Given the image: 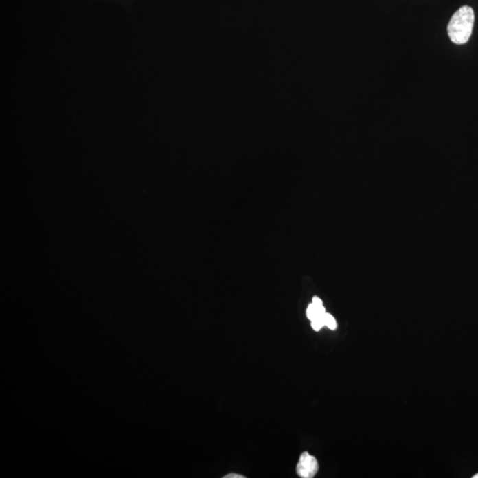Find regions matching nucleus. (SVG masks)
<instances>
[{
	"label": "nucleus",
	"instance_id": "1",
	"mask_svg": "<svg viewBox=\"0 0 478 478\" xmlns=\"http://www.w3.org/2000/svg\"><path fill=\"white\" fill-rule=\"evenodd\" d=\"M475 14L473 9L468 5L459 9L453 15L447 27L448 36L456 45L466 44L470 40L473 30Z\"/></svg>",
	"mask_w": 478,
	"mask_h": 478
},
{
	"label": "nucleus",
	"instance_id": "3",
	"mask_svg": "<svg viewBox=\"0 0 478 478\" xmlns=\"http://www.w3.org/2000/svg\"><path fill=\"white\" fill-rule=\"evenodd\" d=\"M324 323H326V326L330 330H335L337 329L335 318H334L332 315L327 314V312L324 315Z\"/></svg>",
	"mask_w": 478,
	"mask_h": 478
},
{
	"label": "nucleus",
	"instance_id": "7",
	"mask_svg": "<svg viewBox=\"0 0 478 478\" xmlns=\"http://www.w3.org/2000/svg\"><path fill=\"white\" fill-rule=\"evenodd\" d=\"M474 478H478V474L476 475V476L473 477Z\"/></svg>",
	"mask_w": 478,
	"mask_h": 478
},
{
	"label": "nucleus",
	"instance_id": "5",
	"mask_svg": "<svg viewBox=\"0 0 478 478\" xmlns=\"http://www.w3.org/2000/svg\"><path fill=\"white\" fill-rule=\"evenodd\" d=\"M312 304L318 306V308H320V306H323V301H321L320 299L317 298V297H315V298L312 299Z\"/></svg>",
	"mask_w": 478,
	"mask_h": 478
},
{
	"label": "nucleus",
	"instance_id": "4",
	"mask_svg": "<svg viewBox=\"0 0 478 478\" xmlns=\"http://www.w3.org/2000/svg\"><path fill=\"white\" fill-rule=\"evenodd\" d=\"M311 321L312 329L317 330V332L320 330L321 328L326 326V323H324V315H323V317L315 318L314 320H312Z\"/></svg>",
	"mask_w": 478,
	"mask_h": 478
},
{
	"label": "nucleus",
	"instance_id": "6",
	"mask_svg": "<svg viewBox=\"0 0 478 478\" xmlns=\"http://www.w3.org/2000/svg\"><path fill=\"white\" fill-rule=\"evenodd\" d=\"M225 478H244V476H240V475L238 474H229L227 475V476L225 477Z\"/></svg>",
	"mask_w": 478,
	"mask_h": 478
},
{
	"label": "nucleus",
	"instance_id": "2",
	"mask_svg": "<svg viewBox=\"0 0 478 478\" xmlns=\"http://www.w3.org/2000/svg\"><path fill=\"white\" fill-rule=\"evenodd\" d=\"M318 462L314 456L306 452L300 455L299 464L297 465V473L300 477H314L318 472Z\"/></svg>",
	"mask_w": 478,
	"mask_h": 478
}]
</instances>
